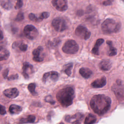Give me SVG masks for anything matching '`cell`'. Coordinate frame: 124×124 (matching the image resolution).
Masks as SVG:
<instances>
[{
	"label": "cell",
	"mask_w": 124,
	"mask_h": 124,
	"mask_svg": "<svg viewBox=\"0 0 124 124\" xmlns=\"http://www.w3.org/2000/svg\"><path fill=\"white\" fill-rule=\"evenodd\" d=\"M24 33L26 38L30 40L34 39L38 35L37 29L32 25H27L24 28Z\"/></svg>",
	"instance_id": "6"
},
{
	"label": "cell",
	"mask_w": 124,
	"mask_h": 124,
	"mask_svg": "<svg viewBox=\"0 0 124 124\" xmlns=\"http://www.w3.org/2000/svg\"><path fill=\"white\" fill-rule=\"evenodd\" d=\"M79 49V46L74 40H68L64 44L62 50L68 54H74L76 53Z\"/></svg>",
	"instance_id": "4"
},
{
	"label": "cell",
	"mask_w": 124,
	"mask_h": 124,
	"mask_svg": "<svg viewBox=\"0 0 124 124\" xmlns=\"http://www.w3.org/2000/svg\"><path fill=\"white\" fill-rule=\"evenodd\" d=\"M77 15H78V16H81V15H83V11H82V10H78V11L77 12Z\"/></svg>",
	"instance_id": "39"
},
{
	"label": "cell",
	"mask_w": 124,
	"mask_h": 124,
	"mask_svg": "<svg viewBox=\"0 0 124 124\" xmlns=\"http://www.w3.org/2000/svg\"><path fill=\"white\" fill-rule=\"evenodd\" d=\"M83 117V114L78 112L73 115H66L64 119L65 121L72 124H80Z\"/></svg>",
	"instance_id": "8"
},
{
	"label": "cell",
	"mask_w": 124,
	"mask_h": 124,
	"mask_svg": "<svg viewBox=\"0 0 124 124\" xmlns=\"http://www.w3.org/2000/svg\"><path fill=\"white\" fill-rule=\"evenodd\" d=\"M24 19V14L21 11H19L17 15H16V18H15V21H22L23 19Z\"/></svg>",
	"instance_id": "28"
},
{
	"label": "cell",
	"mask_w": 124,
	"mask_h": 124,
	"mask_svg": "<svg viewBox=\"0 0 124 124\" xmlns=\"http://www.w3.org/2000/svg\"><path fill=\"white\" fill-rule=\"evenodd\" d=\"M12 47L13 49H16L18 47V49L22 52L26 51L28 48L27 45L22 42H15L12 45Z\"/></svg>",
	"instance_id": "18"
},
{
	"label": "cell",
	"mask_w": 124,
	"mask_h": 124,
	"mask_svg": "<svg viewBox=\"0 0 124 124\" xmlns=\"http://www.w3.org/2000/svg\"><path fill=\"white\" fill-rule=\"evenodd\" d=\"M103 5H105V6H108V5H110L112 4V1L111 0H107L104 1L103 2Z\"/></svg>",
	"instance_id": "37"
},
{
	"label": "cell",
	"mask_w": 124,
	"mask_h": 124,
	"mask_svg": "<svg viewBox=\"0 0 124 124\" xmlns=\"http://www.w3.org/2000/svg\"><path fill=\"white\" fill-rule=\"evenodd\" d=\"M35 87H36V85L33 83H31L29 84L28 86V90L33 95L37 94V93L35 92Z\"/></svg>",
	"instance_id": "27"
},
{
	"label": "cell",
	"mask_w": 124,
	"mask_h": 124,
	"mask_svg": "<svg viewBox=\"0 0 124 124\" xmlns=\"http://www.w3.org/2000/svg\"><path fill=\"white\" fill-rule=\"evenodd\" d=\"M121 27L120 22H118L111 18L106 19L102 24L101 28L104 33L110 34L118 32Z\"/></svg>",
	"instance_id": "3"
},
{
	"label": "cell",
	"mask_w": 124,
	"mask_h": 124,
	"mask_svg": "<svg viewBox=\"0 0 124 124\" xmlns=\"http://www.w3.org/2000/svg\"><path fill=\"white\" fill-rule=\"evenodd\" d=\"M111 100L104 94H96L91 99L90 104L92 110L99 115H103L110 109Z\"/></svg>",
	"instance_id": "1"
},
{
	"label": "cell",
	"mask_w": 124,
	"mask_h": 124,
	"mask_svg": "<svg viewBox=\"0 0 124 124\" xmlns=\"http://www.w3.org/2000/svg\"><path fill=\"white\" fill-rule=\"evenodd\" d=\"M96 117L92 114H88L85 118L84 124H93L96 121Z\"/></svg>",
	"instance_id": "23"
},
{
	"label": "cell",
	"mask_w": 124,
	"mask_h": 124,
	"mask_svg": "<svg viewBox=\"0 0 124 124\" xmlns=\"http://www.w3.org/2000/svg\"><path fill=\"white\" fill-rule=\"evenodd\" d=\"M75 34L81 39L87 40L90 38L91 33L85 27L79 25L75 30Z\"/></svg>",
	"instance_id": "7"
},
{
	"label": "cell",
	"mask_w": 124,
	"mask_h": 124,
	"mask_svg": "<svg viewBox=\"0 0 124 124\" xmlns=\"http://www.w3.org/2000/svg\"><path fill=\"white\" fill-rule=\"evenodd\" d=\"M3 32L0 27V40H2L3 39Z\"/></svg>",
	"instance_id": "38"
},
{
	"label": "cell",
	"mask_w": 124,
	"mask_h": 124,
	"mask_svg": "<svg viewBox=\"0 0 124 124\" xmlns=\"http://www.w3.org/2000/svg\"><path fill=\"white\" fill-rule=\"evenodd\" d=\"M18 78V74H16L15 75H11L10 77H8L7 78L8 80H15L17 79Z\"/></svg>",
	"instance_id": "34"
},
{
	"label": "cell",
	"mask_w": 124,
	"mask_h": 124,
	"mask_svg": "<svg viewBox=\"0 0 124 124\" xmlns=\"http://www.w3.org/2000/svg\"><path fill=\"white\" fill-rule=\"evenodd\" d=\"M1 68H2V67H1V66H0V70H1Z\"/></svg>",
	"instance_id": "41"
},
{
	"label": "cell",
	"mask_w": 124,
	"mask_h": 124,
	"mask_svg": "<svg viewBox=\"0 0 124 124\" xmlns=\"http://www.w3.org/2000/svg\"><path fill=\"white\" fill-rule=\"evenodd\" d=\"M23 5V2L22 0H17L16 4L15 5V8L16 9H18L22 7Z\"/></svg>",
	"instance_id": "32"
},
{
	"label": "cell",
	"mask_w": 124,
	"mask_h": 124,
	"mask_svg": "<svg viewBox=\"0 0 124 124\" xmlns=\"http://www.w3.org/2000/svg\"><path fill=\"white\" fill-rule=\"evenodd\" d=\"M75 97L74 89L72 87H67L60 90L56 94V97L63 107H68L73 103Z\"/></svg>",
	"instance_id": "2"
},
{
	"label": "cell",
	"mask_w": 124,
	"mask_h": 124,
	"mask_svg": "<svg viewBox=\"0 0 124 124\" xmlns=\"http://www.w3.org/2000/svg\"><path fill=\"white\" fill-rule=\"evenodd\" d=\"M107 44L109 48L108 52V55L109 56H113L116 55L117 54V49L113 46L112 41L110 40H108L107 41Z\"/></svg>",
	"instance_id": "21"
},
{
	"label": "cell",
	"mask_w": 124,
	"mask_h": 124,
	"mask_svg": "<svg viewBox=\"0 0 124 124\" xmlns=\"http://www.w3.org/2000/svg\"><path fill=\"white\" fill-rule=\"evenodd\" d=\"M59 124H63V123H60Z\"/></svg>",
	"instance_id": "40"
},
{
	"label": "cell",
	"mask_w": 124,
	"mask_h": 124,
	"mask_svg": "<svg viewBox=\"0 0 124 124\" xmlns=\"http://www.w3.org/2000/svg\"><path fill=\"white\" fill-rule=\"evenodd\" d=\"M3 94L6 97L10 98H15L19 94V91L16 88H9L3 91Z\"/></svg>",
	"instance_id": "13"
},
{
	"label": "cell",
	"mask_w": 124,
	"mask_h": 124,
	"mask_svg": "<svg viewBox=\"0 0 124 124\" xmlns=\"http://www.w3.org/2000/svg\"><path fill=\"white\" fill-rule=\"evenodd\" d=\"M6 113V109H5V108L0 105V114L1 115H4Z\"/></svg>",
	"instance_id": "35"
},
{
	"label": "cell",
	"mask_w": 124,
	"mask_h": 124,
	"mask_svg": "<svg viewBox=\"0 0 124 124\" xmlns=\"http://www.w3.org/2000/svg\"><path fill=\"white\" fill-rule=\"evenodd\" d=\"M73 66V63H69L64 65L63 67V72L68 76H70L71 74V70L72 69Z\"/></svg>",
	"instance_id": "26"
},
{
	"label": "cell",
	"mask_w": 124,
	"mask_h": 124,
	"mask_svg": "<svg viewBox=\"0 0 124 124\" xmlns=\"http://www.w3.org/2000/svg\"><path fill=\"white\" fill-rule=\"evenodd\" d=\"M49 16V13L47 12H44L41 14L40 16L38 17L40 21L43 20V19L47 18Z\"/></svg>",
	"instance_id": "29"
},
{
	"label": "cell",
	"mask_w": 124,
	"mask_h": 124,
	"mask_svg": "<svg viewBox=\"0 0 124 124\" xmlns=\"http://www.w3.org/2000/svg\"><path fill=\"white\" fill-rule=\"evenodd\" d=\"M52 26L58 32H62L66 30L68 26L66 21L62 17H56L52 21Z\"/></svg>",
	"instance_id": "5"
},
{
	"label": "cell",
	"mask_w": 124,
	"mask_h": 124,
	"mask_svg": "<svg viewBox=\"0 0 124 124\" xmlns=\"http://www.w3.org/2000/svg\"><path fill=\"white\" fill-rule=\"evenodd\" d=\"M107 83L106 78L102 77L100 78H98L94 80L91 83V86L94 88H100L104 87Z\"/></svg>",
	"instance_id": "14"
},
{
	"label": "cell",
	"mask_w": 124,
	"mask_h": 124,
	"mask_svg": "<svg viewBox=\"0 0 124 124\" xmlns=\"http://www.w3.org/2000/svg\"><path fill=\"white\" fill-rule=\"evenodd\" d=\"M35 120V117L34 115H29L27 118H22L20 120V123L27 124V123H33Z\"/></svg>",
	"instance_id": "24"
},
{
	"label": "cell",
	"mask_w": 124,
	"mask_h": 124,
	"mask_svg": "<svg viewBox=\"0 0 124 124\" xmlns=\"http://www.w3.org/2000/svg\"><path fill=\"white\" fill-rule=\"evenodd\" d=\"M99 66L100 69L103 71H108L111 68L112 63L109 60H103L99 63Z\"/></svg>",
	"instance_id": "16"
},
{
	"label": "cell",
	"mask_w": 124,
	"mask_h": 124,
	"mask_svg": "<svg viewBox=\"0 0 124 124\" xmlns=\"http://www.w3.org/2000/svg\"><path fill=\"white\" fill-rule=\"evenodd\" d=\"M22 109V108L20 106L15 104H12L10 105L9 108V112L12 114H18L21 111Z\"/></svg>",
	"instance_id": "22"
},
{
	"label": "cell",
	"mask_w": 124,
	"mask_h": 124,
	"mask_svg": "<svg viewBox=\"0 0 124 124\" xmlns=\"http://www.w3.org/2000/svg\"><path fill=\"white\" fill-rule=\"evenodd\" d=\"M10 52L5 47L0 46V61H5L8 59Z\"/></svg>",
	"instance_id": "17"
},
{
	"label": "cell",
	"mask_w": 124,
	"mask_h": 124,
	"mask_svg": "<svg viewBox=\"0 0 124 124\" xmlns=\"http://www.w3.org/2000/svg\"><path fill=\"white\" fill-rule=\"evenodd\" d=\"M29 19L34 22H39L40 21L38 17H37L34 14L30 13L29 15Z\"/></svg>",
	"instance_id": "30"
},
{
	"label": "cell",
	"mask_w": 124,
	"mask_h": 124,
	"mask_svg": "<svg viewBox=\"0 0 124 124\" xmlns=\"http://www.w3.org/2000/svg\"><path fill=\"white\" fill-rule=\"evenodd\" d=\"M43 48L41 46H38L36 48L34 49L32 51V55L33 56L32 59L36 62H41L44 60V58L40 56L41 53L43 51Z\"/></svg>",
	"instance_id": "12"
},
{
	"label": "cell",
	"mask_w": 124,
	"mask_h": 124,
	"mask_svg": "<svg viewBox=\"0 0 124 124\" xmlns=\"http://www.w3.org/2000/svg\"><path fill=\"white\" fill-rule=\"evenodd\" d=\"M60 42V40L58 39H54L52 41L49 42V45L51 46H57L59 43Z\"/></svg>",
	"instance_id": "31"
},
{
	"label": "cell",
	"mask_w": 124,
	"mask_h": 124,
	"mask_svg": "<svg viewBox=\"0 0 124 124\" xmlns=\"http://www.w3.org/2000/svg\"><path fill=\"white\" fill-rule=\"evenodd\" d=\"M111 90L117 97L120 98L123 97L124 91L122 84V81L118 79L116 80V83L112 86Z\"/></svg>",
	"instance_id": "9"
},
{
	"label": "cell",
	"mask_w": 124,
	"mask_h": 124,
	"mask_svg": "<svg viewBox=\"0 0 124 124\" xmlns=\"http://www.w3.org/2000/svg\"><path fill=\"white\" fill-rule=\"evenodd\" d=\"M12 0H7L6 1H1L0 2V5L2 8L6 10H10L13 7Z\"/></svg>",
	"instance_id": "25"
},
{
	"label": "cell",
	"mask_w": 124,
	"mask_h": 124,
	"mask_svg": "<svg viewBox=\"0 0 124 124\" xmlns=\"http://www.w3.org/2000/svg\"><path fill=\"white\" fill-rule=\"evenodd\" d=\"M9 73V69H5L2 73V76L4 78H8V75Z\"/></svg>",
	"instance_id": "36"
},
{
	"label": "cell",
	"mask_w": 124,
	"mask_h": 124,
	"mask_svg": "<svg viewBox=\"0 0 124 124\" xmlns=\"http://www.w3.org/2000/svg\"><path fill=\"white\" fill-rule=\"evenodd\" d=\"M53 6L58 11L63 12L68 8L67 0H52Z\"/></svg>",
	"instance_id": "10"
},
{
	"label": "cell",
	"mask_w": 124,
	"mask_h": 124,
	"mask_svg": "<svg viewBox=\"0 0 124 124\" xmlns=\"http://www.w3.org/2000/svg\"><path fill=\"white\" fill-rule=\"evenodd\" d=\"M59 73L56 71H50L45 73L43 76L42 80L44 82H46L47 79L49 78L53 81H56L59 78Z\"/></svg>",
	"instance_id": "11"
},
{
	"label": "cell",
	"mask_w": 124,
	"mask_h": 124,
	"mask_svg": "<svg viewBox=\"0 0 124 124\" xmlns=\"http://www.w3.org/2000/svg\"><path fill=\"white\" fill-rule=\"evenodd\" d=\"M45 100L46 102H48V103H50L51 104H54L55 103V102L53 99V98L51 95H48V96H46Z\"/></svg>",
	"instance_id": "33"
},
{
	"label": "cell",
	"mask_w": 124,
	"mask_h": 124,
	"mask_svg": "<svg viewBox=\"0 0 124 124\" xmlns=\"http://www.w3.org/2000/svg\"><path fill=\"white\" fill-rule=\"evenodd\" d=\"M79 72L83 78L86 79L89 78L93 74V72L91 69L85 67L81 68L79 70Z\"/></svg>",
	"instance_id": "20"
},
{
	"label": "cell",
	"mask_w": 124,
	"mask_h": 124,
	"mask_svg": "<svg viewBox=\"0 0 124 124\" xmlns=\"http://www.w3.org/2000/svg\"><path fill=\"white\" fill-rule=\"evenodd\" d=\"M33 69V66L28 62H25L23 64L22 67V74L26 79L29 78V75L28 74L29 71H32Z\"/></svg>",
	"instance_id": "15"
},
{
	"label": "cell",
	"mask_w": 124,
	"mask_h": 124,
	"mask_svg": "<svg viewBox=\"0 0 124 124\" xmlns=\"http://www.w3.org/2000/svg\"><path fill=\"white\" fill-rule=\"evenodd\" d=\"M104 40L102 38H99L96 41L94 46L92 50V52L93 54L96 55H99V46L104 43Z\"/></svg>",
	"instance_id": "19"
}]
</instances>
